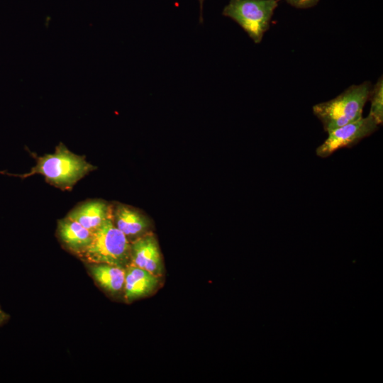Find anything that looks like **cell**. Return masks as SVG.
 Returning a JSON list of instances; mask_svg holds the SVG:
<instances>
[{"mask_svg":"<svg viewBox=\"0 0 383 383\" xmlns=\"http://www.w3.org/2000/svg\"><path fill=\"white\" fill-rule=\"evenodd\" d=\"M57 235L65 246L78 256L89 245L92 233L75 221L67 217L59 220Z\"/></svg>","mask_w":383,"mask_h":383,"instance_id":"cell-10","label":"cell"},{"mask_svg":"<svg viewBox=\"0 0 383 383\" xmlns=\"http://www.w3.org/2000/svg\"><path fill=\"white\" fill-rule=\"evenodd\" d=\"M371 89L370 81L351 85L334 99L314 105L313 113L327 133L355 121L362 117Z\"/></svg>","mask_w":383,"mask_h":383,"instance_id":"cell-2","label":"cell"},{"mask_svg":"<svg viewBox=\"0 0 383 383\" xmlns=\"http://www.w3.org/2000/svg\"><path fill=\"white\" fill-rule=\"evenodd\" d=\"M79 256L87 263L126 267L131 263V241L116 228L111 214L92 233L89 245Z\"/></svg>","mask_w":383,"mask_h":383,"instance_id":"cell-3","label":"cell"},{"mask_svg":"<svg viewBox=\"0 0 383 383\" xmlns=\"http://www.w3.org/2000/svg\"><path fill=\"white\" fill-rule=\"evenodd\" d=\"M292 6L296 9H309L316 6L320 0H286Z\"/></svg>","mask_w":383,"mask_h":383,"instance_id":"cell-13","label":"cell"},{"mask_svg":"<svg viewBox=\"0 0 383 383\" xmlns=\"http://www.w3.org/2000/svg\"><path fill=\"white\" fill-rule=\"evenodd\" d=\"M125 270L123 293L127 302L148 296L156 289L158 276L131 263Z\"/></svg>","mask_w":383,"mask_h":383,"instance_id":"cell-7","label":"cell"},{"mask_svg":"<svg viewBox=\"0 0 383 383\" xmlns=\"http://www.w3.org/2000/svg\"><path fill=\"white\" fill-rule=\"evenodd\" d=\"M112 218L116 228L131 242L148 233V219L136 209L118 204L112 209Z\"/></svg>","mask_w":383,"mask_h":383,"instance_id":"cell-8","label":"cell"},{"mask_svg":"<svg viewBox=\"0 0 383 383\" xmlns=\"http://www.w3.org/2000/svg\"><path fill=\"white\" fill-rule=\"evenodd\" d=\"M204 0H199V6H200V14H199V23H203L204 18H203V4H204Z\"/></svg>","mask_w":383,"mask_h":383,"instance_id":"cell-15","label":"cell"},{"mask_svg":"<svg viewBox=\"0 0 383 383\" xmlns=\"http://www.w3.org/2000/svg\"><path fill=\"white\" fill-rule=\"evenodd\" d=\"M379 125L368 115L328 132V138L316 150V155L326 158L336 150L351 148L378 129Z\"/></svg>","mask_w":383,"mask_h":383,"instance_id":"cell-5","label":"cell"},{"mask_svg":"<svg viewBox=\"0 0 383 383\" xmlns=\"http://www.w3.org/2000/svg\"><path fill=\"white\" fill-rule=\"evenodd\" d=\"M9 319V316L0 307V326Z\"/></svg>","mask_w":383,"mask_h":383,"instance_id":"cell-14","label":"cell"},{"mask_svg":"<svg viewBox=\"0 0 383 383\" xmlns=\"http://www.w3.org/2000/svg\"><path fill=\"white\" fill-rule=\"evenodd\" d=\"M112 214L111 207L105 201L91 200L84 202L67 216L93 233Z\"/></svg>","mask_w":383,"mask_h":383,"instance_id":"cell-9","label":"cell"},{"mask_svg":"<svg viewBox=\"0 0 383 383\" xmlns=\"http://www.w3.org/2000/svg\"><path fill=\"white\" fill-rule=\"evenodd\" d=\"M280 0H230L222 15L237 23L256 43L269 30L274 11Z\"/></svg>","mask_w":383,"mask_h":383,"instance_id":"cell-4","label":"cell"},{"mask_svg":"<svg viewBox=\"0 0 383 383\" xmlns=\"http://www.w3.org/2000/svg\"><path fill=\"white\" fill-rule=\"evenodd\" d=\"M89 274L107 292L117 295L123 292L126 267L104 263H87Z\"/></svg>","mask_w":383,"mask_h":383,"instance_id":"cell-11","label":"cell"},{"mask_svg":"<svg viewBox=\"0 0 383 383\" xmlns=\"http://www.w3.org/2000/svg\"><path fill=\"white\" fill-rule=\"evenodd\" d=\"M131 264L160 277L163 265L157 240L146 233L131 242Z\"/></svg>","mask_w":383,"mask_h":383,"instance_id":"cell-6","label":"cell"},{"mask_svg":"<svg viewBox=\"0 0 383 383\" xmlns=\"http://www.w3.org/2000/svg\"><path fill=\"white\" fill-rule=\"evenodd\" d=\"M368 100L371 102L369 115L378 125L383 123V78L379 77L377 82L371 89Z\"/></svg>","mask_w":383,"mask_h":383,"instance_id":"cell-12","label":"cell"},{"mask_svg":"<svg viewBox=\"0 0 383 383\" xmlns=\"http://www.w3.org/2000/svg\"><path fill=\"white\" fill-rule=\"evenodd\" d=\"M94 168L84 157L73 153L65 145L60 143L53 153L38 157L35 165L29 172L7 174L26 178L39 174L52 185L62 190H70Z\"/></svg>","mask_w":383,"mask_h":383,"instance_id":"cell-1","label":"cell"}]
</instances>
